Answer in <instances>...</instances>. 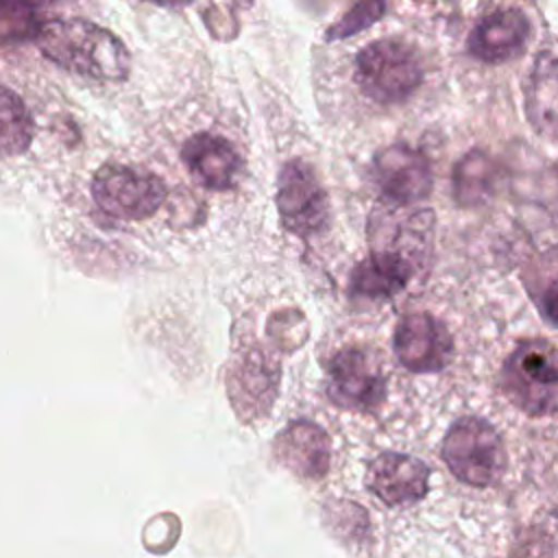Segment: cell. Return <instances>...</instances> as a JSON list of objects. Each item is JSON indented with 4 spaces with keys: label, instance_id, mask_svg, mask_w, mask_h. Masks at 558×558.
I'll return each mask as SVG.
<instances>
[{
    "label": "cell",
    "instance_id": "cell-20",
    "mask_svg": "<svg viewBox=\"0 0 558 558\" xmlns=\"http://www.w3.org/2000/svg\"><path fill=\"white\" fill-rule=\"evenodd\" d=\"M148 2L166 4V7H181V4H190V2H194V0H148Z\"/></svg>",
    "mask_w": 558,
    "mask_h": 558
},
{
    "label": "cell",
    "instance_id": "cell-7",
    "mask_svg": "<svg viewBox=\"0 0 558 558\" xmlns=\"http://www.w3.org/2000/svg\"><path fill=\"white\" fill-rule=\"evenodd\" d=\"M327 397L340 408L371 412L386 397V379L366 351L340 349L327 364Z\"/></svg>",
    "mask_w": 558,
    "mask_h": 558
},
{
    "label": "cell",
    "instance_id": "cell-14",
    "mask_svg": "<svg viewBox=\"0 0 558 558\" xmlns=\"http://www.w3.org/2000/svg\"><path fill=\"white\" fill-rule=\"evenodd\" d=\"M410 277L412 264L408 257L395 251H377L353 268L349 288L355 296L390 299L408 286Z\"/></svg>",
    "mask_w": 558,
    "mask_h": 558
},
{
    "label": "cell",
    "instance_id": "cell-8",
    "mask_svg": "<svg viewBox=\"0 0 558 558\" xmlns=\"http://www.w3.org/2000/svg\"><path fill=\"white\" fill-rule=\"evenodd\" d=\"M373 181L379 194L397 205H412L432 192L429 159L405 144H390L373 157Z\"/></svg>",
    "mask_w": 558,
    "mask_h": 558
},
{
    "label": "cell",
    "instance_id": "cell-2",
    "mask_svg": "<svg viewBox=\"0 0 558 558\" xmlns=\"http://www.w3.org/2000/svg\"><path fill=\"white\" fill-rule=\"evenodd\" d=\"M423 81L416 50L399 39H377L355 57V83L364 96L379 105L410 98Z\"/></svg>",
    "mask_w": 558,
    "mask_h": 558
},
{
    "label": "cell",
    "instance_id": "cell-6",
    "mask_svg": "<svg viewBox=\"0 0 558 558\" xmlns=\"http://www.w3.org/2000/svg\"><path fill=\"white\" fill-rule=\"evenodd\" d=\"M275 198L281 225L288 231L310 238L325 229L329 218L327 194L307 161L290 159L281 166Z\"/></svg>",
    "mask_w": 558,
    "mask_h": 558
},
{
    "label": "cell",
    "instance_id": "cell-11",
    "mask_svg": "<svg viewBox=\"0 0 558 558\" xmlns=\"http://www.w3.org/2000/svg\"><path fill=\"white\" fill-rule=\"evenodd\" d=\"M429 469L405 453H381L371 462L368 486L388 506H412L427 493Z\"/></svg>",
    "mask_w": 558,
    "mask_h": 558
},
{
    "label": "cell",
    "instance_id": "cell-4",
    "mask_svg": "<svg viewBox=\"0 0 558 558\" xmlns=\"http://www.w3.org/2000/svg\"><path fill=\"white\" fill-rule=\"evenodd\" d=\"M92 196L96 205L113 218L144 220L166 201V183L144 168L105 163L92 179Z\"/></svg>",
    "mask_w": 558,
    "mask_h": 558
},
{
    "label": "cell",
    "instance_id": "cell-17",
    "mask_svg": "<svg viewBox=\"0 0 558 558\" xmlns=\"http://www.w3.org/2000/svg\"><path fill=\"white\" fill-rule=\"evenodd\" d=\"M33 142V120L22 98L0 85V155L15 157L28 150Z\"/></svg>",
    "mask_w": 558,
    "mask_h": 558
},
{
    "label": "cell",
    "instance_id": "cell-3",
    "mask_svg": "<svg viewBox=\"0 0 558 558\" xmlns=\"http://www.w3.org/2000/svg\"><path fill=\"white\" fill-rule=\"evenodd\" d=\"M501 390L532 416L551 414L558 392L556 351L545 340L521 342L504 364Z\"/></svg>",
    "mask_w": 558,
    "mask_h": 558
},
{
    "label": "cell",
    "instance_id": "cell-15",
    "mask_svg": "<svg viewBox=\"0 0 558 558\" xmlns=\"http://www.w3.org/2000/svg\"><path fill=\"white\" fill-rule=\"evenodd\" d=\"M499 179L497 163L484 150H469L462 155L451 170V192L458 205L480 207L495 194Z\"/></svg>",
    "mask_w": 558,
    "mask_h": 558
},
{
    "label": "cell",
    "instance_id": "cell-16",
    "mask_svg": "<svg viewBox=\"0 0 558 558\" xmlns=\"http://www.w3.org/2000/svg\"><path fill=\"white\" fill-rule=\"evenodd\" d=\"M527 116L538 133H551L556 126V61L554 54L541 52L536 57L527 85Z\"/></svg>",
    "mask_w": 558,
    "mask_h": 558
},
{
    "label": "cell",
    "instance_id": "cell-21",
    "mask_svg": "<svg viewBox=\"0 0 558 558\" xmlns=\"http://www.w3.org/2000/svg\"><path fill=\"white\" fill-rule=\"evenodd\" d=\"M240 2H251V0H240Z\"/></svg>",
    "mask_w": 558,
    "mask_h": 558
},
{
    "label": "cell",
    "instance_id": "cell-13",
    "mask_svg": "<svg viewBox=\"0 0 558 558\" xmlns=\"http://www.w3.org/2000/svg\"><path fill=\"white\" fill-rule=\"evenodd\" d=\"M277 460L301 477L318 480L329 471L331 442L327 432L312 421L290 423L275 442Z\"/></svg>",
    "mask_w": 558,
    "mask_h": 558
},
{
    "label": "cell",
    "instance_id": "cell-1",
    "mask_svg": "<svg viewBox=\"0 0 558 558\" xmlns=\"http://www.w3.org/2000/svg\"><path fill=\"white\" fill-rule=\"evenodd\" d=\"M33 37L44 57L72 74L98 81H124L129 76L131 54L124 41L89 20H46Z\"/></svg>",
    "mask_w": 558,
    "mask_h": 558
},
{
    "label": "cell",
    "instance_id": "cell-19",
    "mask_svg": "<svg viewBox=\"0 0 558 558\" xmlns=\"http://www.w3.org/2000/svg\"><path fill=\"white\" fill-rule=\"evenodd\" d=\"M24 7H28V9H41V7H50V4H54V2H59V0H20Z\"/></svg>",
    "mask_w": 558,
    "mask_h": 558
},
{
    "label": "cell",
    "instance_id": "cell-9",
    "mask_svg": "<svg viewBox=\"0 0 558 558\" xmlns=\"http://www.w3.org/2000/svg\"><path fill=\"white\" fill-rule=\"evenodd\" d=\"M397 360L414 373L442 371L453 355L447 327L425 312H414L397 323L392 338Z\"/></svg>",
    "mask_w": 558,
    "mask_h": 558
},
{
    "label": "cell",
    "instance_id": "cell-18",
    "mask_svg": "<svg viewBox=\"0 0 558 558\" xmlns=\"http://www.w3.org/2000/svg\"><path fill=\"white\" fill-rule=\"evenodd\" d=\"M386 11V0H357L342 17H338L325 33V41L353 37L373 26Z\"/></svg>",
    "mask_w": 558,
    "mask_h": 558
},
{
    "label": "cell",
    "instance_id": "cell-5",
    "mask_svg": "<svg viewBox=\"0 0 558 558\" xmlns=\"http://www.w3.org/2000/svg\"><path fill=\"white\" fill-rule=\"evenodd\" d=\"M442 458L449 471L471 486L493 484L506 466L499 434L490 423L475 416L460 418L451 425L442 442Z\"/></svg>",
    "mask_w": 558,
    "mask_h": 558
},
{
    "label": "cell",
    "instance_id": "cell-12",
    "mask_svg": "<svg viewBox=\"0 0 558 558\" xmlns=\"http://www.w3.org/2000/svg\"><path fill=\"white\" fill-rule=\"evenodd\" d=\"M530 37V20L519 9H504L475 24L466 39L469 52L484 63L517 59Z\"/></svg>",
    "mask_w": 558,
    "mask_h": 558
},
{
    "label": "cell",
    "instance_id": "cell-10",
    "mask_svg": "<svg viewBox=\"0 0 558 558\" xmlns=\"http://www.w3.org/2000/svg\"><path fill=\"white\" fill-rule=\"evenodd\" d=\"M181 159L196 183L209 190H229L242 174V157L222 135L201 131L185 140Z\"/></svg>",
    "mask_w": 558,
    "mask_h": 558
}]
</instances>
